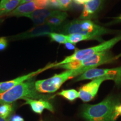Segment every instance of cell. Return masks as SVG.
Masks as SVG:
<instances>
[{
    "label": "cell",
    "instance_id": "6da1fadb",
    "mask_svg": "<svg viewBox=\"0 0 121 121\" xmlns=\"http://www.w3.org/2000/svg\"><path fill=\"white\" fill-rule=\"evenodd\" d=\"M35 82V81L31 78L6 91L0 93V104H12L17 100L25 98L46 99L47 96L41 94L36 90Z\"/></svg>",
    "mask_w": 121,
    "mask_h": 121
},
{
    "label": "cell",
    "instance_id": "7a4b0ae2",
    "mask_svg": "<svg viewBox=\"0 0 121 121\" xmlns=\"http://www.w3.org/2000/svg\"><path fill=\"white\" fill-rule=\"evenodd\" d=\"M57 32L65 35L80 34L100 37L102 35L110 33L112 31L96 25L90 20L76 19L62 24L58 28Z\"/></svg>",
    "mask_w": 121,
    "mask_h": 121
},
{
    "label": "cell",
    "instance_id": "3957f363",
    "mask_svg": "<svg viewBox=\"0 0 121 121\" xmlns=\"http://www.w3.org/2000/svg\"><path fill=\"white\" fill-rule=\"evenodd\" d=\"M90 69H92L84 67L72 70H66L60 73L56 74L53 76L47 79L38 80L35 82L36 90L39 93H53L58 90L68 80L78 76Z\"/></svg>",
    "mask_w": 121,
    "mask_h": 121
},
{
    "label": "cell",
    "instance_id": "277c9868",
    "mask_svg": "<svg viewBox=\"0 0 121 121\" xmlns=\"http://www.w3.org/2000/svg\"><path fill=\"white\" fill-rule=\"evenodd\" d=\"M115 106L112 98H107L98 104L85 105L82 116L87 121H112Z\"/></svg>",
    "mask_w": 121,
    "mask_h": 121
},
{
    "label": "cell",
    "instance_id": "5b68a950",
    "mask_svg": "<svg viewBox=\"0 0 121 121\" xmlns=\"http://www.w3.org/2000/svg\"><path fill=\"white\" fill-rule=\"evenodd\" d=\"M121 40V34L116 36L110 40L103 42L100 44L86 48L83 49H76L75 52L71 56L66 57L64 60L58 63H54L53 67L56 68L60 65L72 62L75 61H81V60L88 58L93 56L94 54L105 51H109L115 44Z\"/></svg>",
    "mask_w": 121,
    "mask_h": 121
},
{
    "label": "cell",
    "instance_id": "8992f818",
    "mask_svg": "<svg viewBox=\"0 0 121 121\" xmlns=\"http://www.w3.org/2000/svg\"><path fill=\"white\" fill-rule=\"evenodd\" d=\"M121 57V54L118 55L117 56H113L111 53L109 52V51H107L98 53L81 61L72 62L60 65L56 68H61L67 70H72L84 67H90L91 69H94L102 65L112 62Z\"/></svg>",
    "mask_w": 121,
    "mask_h": 121
},
{
    "label": "cell",
    "instance_id": "52a82bcc",
    "mask_svg": "<svg viewBox=\"0 0 121 121\" xmlns=\"http://www.w3.org/2000/svg\"><path fill=\"white\" fill-rule=\"evenodd\" d=\"M108 77L116 84H121V66L113 69H92L78 76L76 81L85 80H93L100 77Z\"/></svg>",
    "mask_w": 121,
    "mask_h": 121
},
{
    "label": "cell",
    "instance_id": "ba28073f",
    "mask_svg": "<svg viewBox=\"0 0 121 121\" xmlns=\"http://www.w3.org/2000/svg\"><path fill=\"white\" fill-rule=\"evenodd\" d=\"M58 28L59 27H54L51 26L49 24L44 23L42 25L35 26L31 29L25 32L7 37V39L11 40H19L47 35H49L51 33L56 32V31L57 32Z\"/></svg>",
    "mask_w": 121,
    "mask_h": 121
},
{
    "label": "cell",
    "instance_id": "9c48e42d",
    "mask_svg": "<svg viewBox=\"0 0 121 121\" xmlns=\"http://www.w3.org/2000/svg\"><path fill=\"white\" fill-rule=\"evenodd\" d=\"M49 0H31L29 2L20 4L13 11L7 14V16L22 17L33 13L39 9L49 7Z\"/></svg>",
    "mask_w": 121,
    "mask_h": 121
},
{
    "label": "cell",
    "instance_id": "30bf717a",
    "mask_svg": "<svg viewBox=\"0 0 121 121\" xmlns=\"http://www.w3.org/2000/svg\"><path fill=\"white\" fill-rule=\"evenodd\" d=\"M109 80L108 77H100L92 80L91 81L82 85L79 88V98L83 102H88L91 100L97 94L100 85L105 80Z\"/></svg>",
    "mask_w": 121,
    "mask_h": 121
},
{
    "label": "cell",
    "instance_id": "8fae6325",
    "mask_svg": "<svg viewBox=\"0 0 121 121\" xmlns=\"http://www.w3.org/2000/svg\"><path fill=\"white\" fill-rule=\"evenodd\" d=\"M51 68H53V63H50L42 69H38L35 71L31 72L25 75L18 77L15 79L10 80V81H4V82H0V93L6 91L9 89H11L12 87H14L15 86H16L17 85L22 84V82H25L31 79L38 74L42 73V72L44 71L45 70L51 69Z\"/></svg>",
    "mask_w": 121,
    "mask_h": 121
},
{
    "label": "cell",
    "instance_id": "7c38bea8",
    "mask_svg": "<svg viewBox=\"0 0 121 121\" xmlns=\"http://www.w3.org/2000/svg\"><path fill=\"white\" fill-rule=\"evenodd\" d=\"M102 2L103 0H90L85 4L82 13L80 15L79 19L90 20L94 17L99 13Z\"/></svg>",
    "mask_w": 121,
    "mask_h": 121
},
{
    "label": "cell",
    "instance_id": "4fadbf2b",
    "mask_svg": "<svg viewBox=\"0 0 121 121\" xmlns=\"http://www.w3.org/2000/svg\"><path fill=\"white\" fill-rule=\"evenodd\" d=\"M57 10H52L51 9H39L33 13L27 15L25 17L29 18L33 21L35 25H42L45 23L46 20L58 11Z\"/></svg>",
    "mask_w": 121,
    "mask_h": 121
},
{
    "label": "cell",
    "instance_id": "5bb4252c",
    "mask_svg": "<svg viewBox=\"0 0 121 121\" xmlns=\"http://www.w3.org/2000/svg\"><path fill=\"white\" fill-rule=\"evenodd\" d=\"M25 104L31 107V110L37 114H41L44 109H47L51 112H54V109L52 104L45 99H33L25 98Z\"/></svg>",
    "mask_w": 121,
    "mask_h": 121
},
{
    "label": "cell",
    "instance_id": "9a60e30c",
    "mask_svg": "<svg viewBox=\"0 0 121 121\" xmlns=\"http://www.w3.org/2000/svg\"><path fill=\"white\" fill-rule=\"evenodd\" d=\"M67 16L68 14L66 12L58 10L56 13L48 17L45 21V23L54 27H60L64 24Z\"/></svg>",
    "mask_w": 121,
    "mask_h": 121
},
{
    "label": "cell",
    "instance_id": "2e32d148",
    "mask_svg": "<svg viewBox=\"0 0 121 121\" xmlns=\"http://www.w3.org/2000/svg\"><path fill=\"white\" fill-rule=\"evenodd\" d=\"M68 35V42L71 43L72 44H76L84 40H97L98 41H101L102 38L100 37L91 35H84L80 34H73Z\"/></svg>",
    "mask_w": 121,
    "mask_h": 121
},
{
    "label": "cell",
    "instance_id": "e0dca14e",
    "mask_svg": "<svg viewBox=\"0 0 121 121\" xmlns=\"http://www.w3.org/2000/svg\"><path fill=\"white\" fill-rule=\"evenodd\" d=\"M22 0H9L0 9V17L6 16L20 4Z\"/></svg>",
    "mask_w": 121,
    "mask_h": 121
},
{
    "label": "cell",
    "instance_id": "ac0fdd59",
    "mask_svg": "<svg viewBox=\"0 0 121 121\" xmlns=\"http://www.w3.org/2000/svg\"><path fill=\"white\" fill-rule=\"evenodd\" d=\"M58 95L62 96L70 102H73L76 99L79 98L78 91L75 89H69V90H64L61 91L58 93Z\"/></svg>",
    "mask_w": 121,
    "mask_h": 121
},
{
    "label": "cell",
    "instance_id": "d6986e66",
    "mask_svg": "<svg viewBox=\"0 0 121 121\" xmlns=\"http://www.w3.org/2000/svg\"><path fill=\"white\" fill-rule=\"evenodd\" d=\"M49 37L52 41H54L60 44H66L68 42V35L61 33L56 32L49 34Z\"/></svg>",
    "mask_w": 121,
    "mask_h": 121
},
{
    "label": "cell",
    "instance_id": "ffe728a7",
    "mask_svg": "<svg viewBox=\"0 0 121 121\" xmlns=\"http://www.w3.org/2000/svg\"><path fill=\"white\" fill-rule=\"evenodd\" d=\"M13 110L12 104H0V116L4 118H8Z\"/></svg>",
    "mask_w": 121,
    "mask_h": 121
},
{
    "label": "cell",
    "instance_id": "44dd1931",
    "mask_svg": "<svg viewBox=\"0 0 121 121\" xmlns=\"http://www.w3.org/2000/svg\"><path fill=\"white\" fill-rule=\"evenodd\" d=\"M58 1L60 10L66 11L71 7L72 0H58Z\"/></svg>",
    "mask_w": 121,
    "mask_h": 121
},
{
    "label": "cell",
    "instance_id": "7402d4cb",
    "mask_svg": "<svg viewBox=\"0 0 121 121\" xmlns=\"http://www.w3.org/2000/svg\"><path fill=\"white\" fill-rule=\"evenodd\" d=\"M120 116H121V104L116 105L114 107V112H113L112 121H115Z\"/></svg>",
    "mask_w": 121,
    "mask_h": 121
},
{
    "label": "cell",
    "instance_id": "603a6c76",
    "mask_svg": "<svg viewBox=\"0 0 121 121\" xmlns=\"http://www.w3.org/2000/svg\"><path fill=\"white\" fill-rule=\"evenodd\" d=\"M7 44H8V40L7 38H0V52L4 51L7 48Z\"/></svg>",
    "mask_w": 121,
    "mask_h": 121
},
{
    "label": "cell",
    "instance_id": "cb8c5ba5",
    "mask_svg": "<svg viewBox=\"0 0 121 121\" xmlns=\"http://www.w3.org/2000/svg\"><path fill=\"white\" fill-rule=\"evenodd\" d=\"M49 7L60 9V6L58 0H49Z\"/></svg>",
    "mask_w": 121,
    "mask_h": 121
},
{
    "label": "cell",
    "instance_id": "d4e9b609",
    "mask_svg": "<svg viewBox=\"0 0 121 121\" xmlns=\"http://www.w3.org/2000/svg\"><path fill=\"white\" fill-rule=\"evenodd\" d=\"M9 121H24L23 118L19 115H13Z\"/></svg>",
    "mask_w": 121,
    "mask_h": 121
},
{
    "label": "cell",
    "instance_id": "484cf974",
    "mask_svg": "<svg viewBox=\"0 0 121 121\" xmlns=\"http://www.w3.org/2000/svg\"><path fill=\"white\" fill-rule=\"evenodd\" d=\"M65 45H66V48H67V49H76V48L75 47V46L73 44H72L71 43H69V42H67V43H66V44H65Z\"/></svg>",
    "mask_w": 121,
    "mask_h": 121
},
{
    "label": "cell",
    "instance_id": "4316f807",
    "mask_svg": "<svg viewBox=\"0 0 121 121\" xmlns=\"http://www.w3.org/2000/svg\"><path fill=\"white\" fill-rule=\"evenodd\" d=\"M73 1L78 4H84L90 0H73Z\"/></svg>",
    "mask_w": 121,
    "mask_h": 121
},
{
    "label": "cell",
    "instance_id": "83f0119b",
    "mask_svg": "<svg viewBox=\"0 0 121 121\" xmlns=\"http://www.w3.org/2000/svg\"><path fill=\"white\" fill-rule=\"evenodd\" d=\"M118 22H121V15H119L118 17L114 18V20L112 22H110V24H114V23H118Z\"/></svg>",
    "mask_w": 121,
    "mask_h": 121
},
{
    "label": "cell",
    "instance_id": "f1b7e54d",
    "mask_svg": "<svg viewBox=\"0 0 121 121\" xmlns=\"http://www.w3.org/2000/svg\"><path fill=\"white\" fill-rule=\"evenodd\" d=\"M9 0H1L0 1V9H1L3 7V6Z\"/></svg>",
    "mask_w": 121,
    "mask_h": 121
},
{
    "label": "cell",
    "instance_id": "f546056e",
    "mask_svg": "<svg viewBox=\"0 0 121 121\" xmlns=\"http://www.w3.org/2000/svg\"><path fill=\"white\" fill-rule=\"evenodd\" d=\"M0 121H9V119L7 118H4L0 116Z\"/></svg>",
    "mask_w": 121,
    "mask_h": 121
},
{
    "label": "cell",
    "instance_id": "4dcf8cb0",
    "mask_svg": "<svg viewBox=\"0 0 121 121\" xmlns=\"http://www.w3.org/2000/svg\"><path fill=\"white\" fill-rule=\"evenodd\" d=\"M31 1V0H22V1H21L20 2V4H25V3H26L28 2H29V1Z\"/></svg>",
    "mask_w": 121,
    "mask_h": 121
},
{
    "label": "cell",
    "instance_id": "1f68e13d",
    "mask_svg": "<svg viewBox=\"0 0 121 121\" xmlns=\"http://www.w3.org/2000/svg\"><path fill=\"white\" fill-rule=\"evenodd\" d=\"M0 18H1V17H0Z\"/></svg>",
    "mask_w": 121,
    "mask_h": 121
}]
</instances>
